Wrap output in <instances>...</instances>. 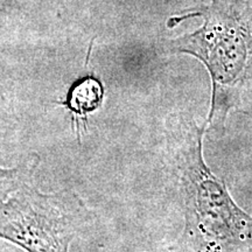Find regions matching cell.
Instances as JSON below:
<instances>
[{
    "label": "cell",
    "instance_id": "cell-4",
    "mask_svg": "<svg viewBox=\"0 0 252 252\" xmlns=\"http://www.w3.org/2000/svg\"><path fill=\"white\" fill-rule=\"evenodd\" d=\"M103 99V88L94 78H86L72 88L67 106L71 110L77 131L86 124V117L99 106Z\"/></svg>",
    "mask_w": 252,
    "mask_h": 252
},
{
    "label": "cell",
    "instance_id": "cell-3",
    "mask_svg": "<svg viewBox=\"0 0 252 252\" xmlns=\"http://www.w3.org/2000/svg\"><path fill=\"white\" fill-rule=\"evenodd\" d=\"M68 220L59 198L26 191L0 206V237L30 252H68Z\"/></svg>",
    "mask_w": 252,
    "mask_h": 252
},
{
    "label": "cell",
    "instance_id": "cell-1",
    "mask_svg": "<svg viewBox=\"0 0 252 252\" xmlns=\"http://www.w3.org/2000/svg\"><path fill=\"white\" fill-rule=\"evenodd\" d=\"M191 18L202 19V26L171 41L169 49L206 65L213 83L209 122H223L252 86V0H212L172 17L167 26Z\"/></svg>",
    "mask_w": 252,
    "mask_h": 252
},
{
    "label": "cell",
    "instance_id": "cell-2",
    "mask_svg": "<svg viewBox=\"0 0 252 252\" xmlns=\"http://www.w3.org/2000/svg\"><path fill=\"white\" fill-rule=\"evenodd\" d=\"M203 130L190 124L181 146L182 182L188 222L216 237L252 238V217L236 206L224 184L208 169L202 159Z\"/></svg>",
    "mask_w": 252,
    "mask_h": 252
}]
</instances>
